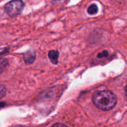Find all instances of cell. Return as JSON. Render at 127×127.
<instances>
[{
    "label": "cell",
    "instance_id": "6da1fadb",
    "mask_svg": "<svg viewBox=\"0 0 127 127\" xmlns=\"http://www.w3.org/2000/svg\"><path fill=\"white\" fill-rule=\"evenodd\" d=\"M93 101L98 109L104 111H107L115 107L117 102V99L112 92L104 90L94 93L93 95Z\"/></svg>",
    "mask_w": 127,
    "mask_h": 127
},
{
    "label": "cell",
    "instance_id": "277c9868",
    "mask_svg": "<svg viewBox=\"0 0 127 127\" xmlns=\"http://www.w3.org/2000/svg\"><path fill=\"white\" fill-rule=\"evenodd\" d=\"M60 53L57 50H51L48 52V58L53 64H57L58 62Z\"/></svg>",
    "mask_w": 127,
    "mask_h": 127
},
{
    "label": "cell",
    "instance_id": "7a4b0ae2",
    "mask_svg": "<svg viewBox=\"0 0 127 127\" xmlns=\"http://www.w3.org/2000/svg\"><path fill=\"white\" fill-rule=\"evenodd\" d=\"M24 7V4L22 0H12L4 6L6 13L11 17H14L22 12Z\"/></svg>",
    "mask_w": 127,
    "mask_h": 127
},
{
    "label": "cell",
    "instance_id": "ba28073f",
    "mask_svg": "<svg viewBox=\"0 0 127 127\" xmlns=\"http://www.w3.org/2000/svg\"><path fill=\"white\" fill-rule=\"evenodd\" d=\"M125 97H126V100L127 101V84L125 88Z\"/></svg>",
    "mask_w": 127,
    "mask_h": 127
},
{
    "label": "cell",
    "instance_id": "8992f818",
    "mask_svg": "<svg viewBox=\"0 0 127 127\" xmlns=\"http://www.w3.org/2000/svg\"><path fill=\"white\" fill-rule=\"evenodd\" d=\"M109 55V53H108L107 51L105 50V51H103V52H100L99 53V54L97 55V58H104V57H106Z\"/></svg>",
    "mask_w": 127,
    "mask_h": 127
},
{
    "label": "cell",
    "instance_id": "52a82bcc",
    "mask_svg": "<svg viewBox=\"0 0 127 127\" xmlns=\"http://www.w3.org/2000/svg\"><path fill=\"white\" fill-rule=\"evenodd\" d=\"M5 94H6V89H5V88L3 86L1 85V95H0L1 98L3 97V96L5 95Z\"/></svg>",
    "mask_w": 127,
    "mask_h": 127
},
{
    "label": "cell",
    "instance_id": "5b68a950",
    "mask_svg": "<svg viewBox=\"0 0 127 127\" xmlns=\"http://www.w3.org/2000/svg\"><path fill=\"white\" fill-rule=\"evenodd\" d=\"M98 12V7L96 4H93L91 5L88 8V14L91 15L95 14L97 12Z\"/></svg>",
    "mask_w": 127,
    "mask_h": 127
},
{
    "label": "cell",
    "instance_id": "3957f363",
    "mask_svg": "<svg viewBox=\"0 0 127 127\" xmlns=\"http://www.w3.org/2000/svg\"><path fill=\"white\" fill-rule=\"evenodd\" d=\"M35 52L33 50H29L24 55V60L26 64H31L35 60Z\"/></svg>",
    "mask_w": 127,
    "mask_h": 127
}]
</instances>
